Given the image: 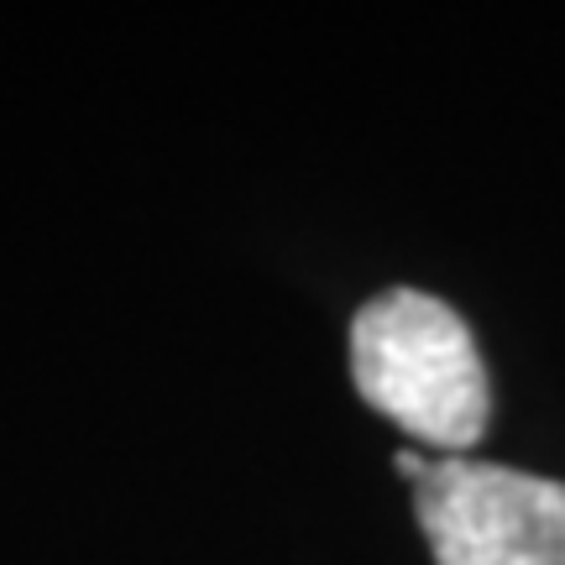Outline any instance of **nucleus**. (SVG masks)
<instances>
[{"label": "nucleus", "mask_w": 565, "mask_h": 565, "mask_svg": "<svg viewBox=\"0 0 565 565\" xmlns=\"http://www.w3.org/2000/svg\"><path fill=\"white\" fill-rule=\"evenodd\" d=\"M351 377L383 419L445 456H466L487 429V366L450 303L393 288L351 320Z\"/></svg>", "instance_id": "f257e3e1"}, {"label": "nucleus", "mask_w": 565, "mask_h": 565, "mask_svg": "<svg viewBox=\"0 0 565 565\" xmlns=\"http://www.w3.org/2000/svg\"><path fill=\"white\" fill-rule=\"evenodd\" d=\"M435 565H565V482L445 456L414 482Z\"/></svg>", "instance_id": "f03ea898"}, {"label": "nucleus", "mask_w": 565, "mask_h": 565, "mask_svg": "<svg viewBox=\"0 0 565 565\" xmlns=\"http://www.w3.org/2000/svg\"><path fill=\"white\" fill-rule=\"evenodd\" d=\"M398 471H404V477H414V482H419L424 471H429V456H424V450H398Z\"/></svg>", "instance_id": "7ed1b4c3"}]
</instances>
